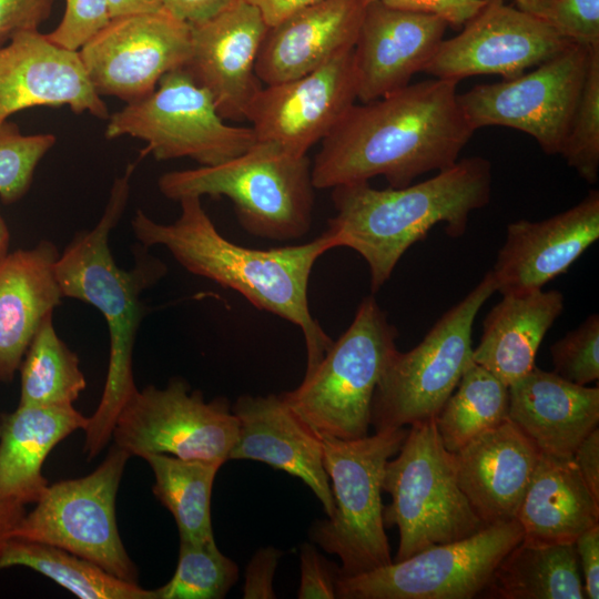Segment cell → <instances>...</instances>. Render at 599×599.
<instances>
[{"mask_svg": "<svg viewBox=\"0 0 599 599\" xmlns=\"http://www.w3.org/2000/svg\"><path fill=\"white\" fill-rule=\"evenodd\" d=\"M496 292L491 272L433 325L408 352L396 351L375 388L370 425L376 432L435 419L473 362L477 313Z\"/></svg>", "mask_w": 599, "mask_h": 599, "instance_id": "obj_9", "label": "cell"}, {"mask_svg": "<svg viewBox=\"0 0 599 599\" xmlns=\"http://www.w3.org/2000/svg\"><path fill=\"white\" fill-rule=\"evenodd\" d=\"M267 30L261 12L245 0H232L213 17L190 24L191 51L183 68L211 94L224 120H245L263 87L255 62Z\"/></svg>", "mask_w": 599, "mask_h": 599, "instance_id": "obj_18", "label": "cell"}, {"mask_svg": "<svg viewBox=\"0 0 599 599\" xmlns=\"http://www.w3.org/2000/svg\"><path fill=\"white\" fill-rule=\"evenodd\" d=\"M516 520L526 541L573 544L582 532L599 525V501L572 458L540 454Z\"/></svg>", "mask_w": 599, "mask_h": 599, "instance_id": "obj_29", "label": "cell"}, {"mask_svg": "<svg viewBox=\"0 0 599 599\" xmlns=\"http://www.w3.org/2000/svg\"><path fill=\"white\" fill-rule=\"evenodd\" d=\"M237 579L238 566L219 550L215 540L180 541L175 572L155 595L156 599H221Z\"/></svg>", "mask_w": 599, "mask_h": 599, "instance_id": "obj_35", "label": "cell"}, {"mask_svg": "<svg viewBox=\"0 0 599 599\" xmlns=\"http://www.w3.org/2000/svg\"><path fill=\"white\" fill-rule=\"evenodd\" d=\"M491 179L490 162L471 156L405 187L338 185L332 192L336 214L326 231L335 247L352 248L366 261L376 293L403 254L436 224L445 223L450 237L461 236L470 213L489 203Z\"/></svg>", "mask_w": 599, "mask_h": 599, "instance_id": "obj_4", "label": "cell"}, {"mask_svg": "<svg viewBox=\"0 0 599 599\" xmlns=\"http://www.w3.org/2000/svg\"><path fill=\"white\" fill-rule=\"evenodd\" d=\"M587 599L599 598V525L582 532L573 542Z\"/></svg>", "mask_w": 599, "mask_h": 599, "instance_id": "obj_45", "label": "cell"}, {"mask_svg": "<svg viewBox=\"0 0 599 599\" xmlns=\"http://www.w3.org/2000/svg\"><path fill=\"white\" fill-rule=\"evenodd\" d=\"M514 1L517 3L519 9L526 12H529L531 14L538 16L546 20L548 17L552 0H514Z\"/></svg>", "mask_w": 599, "mask_h": 599, "instance_id": "obj_51", "label": "cell"}, {"mask_svg": "<svg viewBox=\"0 0 599 599\" xmlns=\"http://www.w3.org/2000/svg\"><path fill=\"white\" fill-rule=\"evenodd\" d=\"M24 514V507L0 505V548Z\"/></svg>", "mask_w": 599, "mask_h": 599, "instance_id": "obj_50", "label": "cell"}, {"mask_svg": "<svg viewBox=\"0 0 599 599\" xmlns=\"http://www.w3.org/2000/svg\"><path fill=\"white\" fill-rule=\"evenodd\" d=\"M509 389L474 361L435 418L444 447L455 454L508 418Z\"/></svg>", "mask_w": 599, "mask_h": 599, "instance_id": "obj_33", "label": "cell"}, {"mask_svg": "<svg viewBox=\"0 0 599 599\" xmlns=\"http://www.w3.org/2000/svg\"><path fill=\"white\" fill-rule=\"evenodd\" d=\"M378 1L387 7L439 17L448 26L461 27L475 18L488 0H364Z\"/></svg>", "mask_w": 599, "mask_h": 599, "instance_id": "obj_43", "label": "cell"}, {"mask_svg": "<svg viewBox=\"0 0 599 599\" xmlns=\"http://www.w3.org/2000/svg\"><path fill=\"white\" fill-rule=\"evenodd\" d=\"M21 566L53 580L81 599H156L155 590L120 579L97 564L55 546L8 538L0 570Z\"/></svg>", "mask_w": 599, "mask_h": 599, "instance_id": "obj_31", "label": "cell"}, {"mask_svg": "<svg viewBox=\"0 0 599 599\" xmlns=\"http://www.w3.org/2000/svg\"><path fill=\"white\" fill-rule=\"evenodd\" d=\"M407 432L400 427L356 439L322 437L334 510L313 525L311 537L341 559L337 576H355L393 562L383 520L382 483L385 465L399 450Z\"/></svg>", "mask_w": 599, "mask_h": 599, "instance_id": "obj_8", "label": "cell"}, {"mask_svg": "<svg viewBox=\"0 0 599 599\" xmlns=\"http://www.w3.org/2000/svg\"><path fill=\"white\" fill-rule=\"evenodd\" d=\"M110 20L106 0H65L60 23L47 37L62 48L79 51Z\"/></svg>", "mask_w": 599, "mask_h": 599, "instance_id": "obj_39", "label": "cell"}, {"mask_svg": "<svg viewBox=\"0 0 599 599\" xmlns=\"http://www.w3.org/2000/svg\"><path fill=\"white\" fill-rule=\"evenodd\" d=\"M89 417L73 405H19L0 415V505L35 504L49 483L42 466L61 440L84 430Z\"/></svg>", "mask_w": 599, "mask_h": 599, "instance_id": "obj_27", "label": "cell"}, {"mask_svg": "<svg viewBox=\"0 0 599 599\" xmlns=\"http://www.w3.org/2000/svg\"><path fill=\"white\" fill-rule=\"evenodd\" d=\"M237 429L226 398L205 402L201 390L175 377L164 388L136 389L118 415L112 439L130 457L166 454L223 465Z\"/></svg>", "mask_w": 599, "mask_h": 599, "instance_id": "obj_13", "label": "cell"}, {"mask_svg": "<svg viewBox=\"0 0 599 599\" xmlns=\"http://www.w3.org/2000/svg\"><path fill=\"white\" fill-rule=\"evenodd\" d=\"M590 48L571 43L514 79L480 84L458 94L474 131L506 126L532 136L549 155H560L588 71Z\"/></svg>", "mask_w": 599, "mask_h": 599, "instance_id": "obj_14", "label": "cell"}, {"mask_svg": "<svg viewBox=\"0 0 599 599\" xmlns=\"http://www.w3.org/2000/svg\"><path fill=\"white\" fill-rule=\"evenodd\" d=\"M110 17L151 13L163 10V0H106Z\"/></svg>", "mask_w": 599, "mask_h": 599, "instance_id": "obj_49", "label": "cell"}, {"mask_svg": "<svg viewBox=\"0 0 599 599\" xmlns=\"http://www.w3.org/2000/svg\"><path fill=\"white\" fill-rule=\"evenodd\" d=\"M54 0H0V47L14 35L37 31L50 17Z\"/></svg>", "mask_w": 599, "mask_h": 599, "instance_id": "obj_41", "label": "cell"}, {"mask_svg": "<svg viewBox=\"0 0 599 599\" xmlns=\"http://www.w3.org/2000/svg\"><path fill=\"white\" fill-rule=\"evenodd\" d=\"M447 27L436 16L367 2L353 51L357 100L367 103L409 84L436 53Z\"/></svg>", "mask_w": 599, "mask_h": 599, "instance_id": "obj_21", "label": "cell"}, {"mask_svg": "<svg viewBox=\"0 0 599 599\" xmlns=\"http://www.w3.org/2000/svg\"><path fill=\"white\" fill-rule=\"evenodd\" d=\"M562 311L557 290L504 295L484 319L473 361L509 386L535 367L538 348Z\"/></svg>", "mask_w": 599, "mask_h": 599, "instance_id": "obj_28", "label": "cell"}, {"mask_svg": "<svg viewBox=\"0 0 599 599\" xmlns=\"http://www.w3.org/2000/svg\"><path fill=\"white\" fill-rule=\"evenodd\" d=\"M225 121L211 94L180 68L164 74L145 98L111 113L104 135L145 142L141 156L151 154L158 161L187 158L212 166L241 155L256 142L251 126Z\"/></svg>", "mask_w": 599, "mask_h": 599, "instance_id": "obj_10", "label": "cell"}, {"mask_svg": "<svg viewBox=\"0 0 599 599\" xmlns=\"http://www.w3.org/2000/svg\"><path fill=\"white\" fill-rule=\"evenodd\" d=\"M283 551L274 547L258 549L245 570L244 599L276 598L273 588L274 573Z\"/></svg>", "mask_w": 599, "mask_h": 599, "instance_id": "obj_44", "label": "cell"}, {"mask_svg": "<svg viewBox=\"0 0 599 599\" xmlns=\"http://www.w3.org/2000/svg\"><path fill=\"white\" fill-rule=\"evenodd\" d=\"M180 216L171 224L153 221L136 210L132 231L145 247L162 245L186 271L242 294L256 308L270 312L301 328L309 375L333 341L308 306V281L315 262L335 247L332 235L300 245L255 250L232 243L215 227L200 196L177 201Z\"/></svg>", "mask_w": 599, "mask_h": 599, "instance_id": "obj_2", "label": "cell"}, {"mask_svg": "<svg viewBox=\"0 0 599 599\" xmlns=\"http://www.w3.org/2000/svg\"><path fill=\"white\" fill-rule=\"evenodd\" d=\"M546 20L571 42L599 45V0H552Z\"/></svg>", "mask_w": 599, "mask_h": 599, "instance_id": "obj_40", "label": "cell"}, {"mask_svg": "<svg viewBox=\"0 0 599 599\" xmlns=\"http://www.w3.org/2000/svg\"><path fill=\"white\" fill-rule=\"evenodd\" d=\"M397 453L386 463L382 483L392 496L384 525L399 531L395 561L488 527L459 487L455 455L444 447L435 419L412 425Z\"/></svg>", "mask_w": 599, "mask_h": 599, "instance_id": "obj_7", "label": "cell"}, {"mask_svg": "<svg viewBox=\"0 0 599 599\" xmlns=\"http://www.w3.org/2000/svg\"><path fill=\"white\" fill-rule=\"evenodd\" d=\"M572 459L579 474L599 501V429L595 428L576 448Z\"/></svg>", "mask_w": 599, "mask_h": 599, "instance_id": "obj_46", "label": "cell"}, {"mask_svg": "<svg viewBox=\"0 0 599 599\" xmlns=\"http://www.w3.org/2000/svg\"><path fill=\"white\" fill-rule=\"evenodd\" d=\"M232 0H163V9L189 24L202 22L222 9Z\"/></svg>", "mask_w": 599, "mask_h": 599, "instance_id": "obj_47", "label": "cell"}, {"mask_svg": "<svg viewBox=\"0 0 599 599\" xmlns=\"http://www.w3.org/2000/svg\"><path fill=\"white\" fill-rule=\"evenodd\" d=\"M353 51L343 50L302 77L263 85L245 119L256 141L307 155L328 136L357 100Z\"/></svg>", "mask_w": 599, "mask_h": 599, "instance_id": "obj_17", "label": "cell"}, {"mask_svg": "<svg viewBox=\"0 0 599 599\" xmlns=\"http://www.w3.org/2000/svg\"><path fill=\"white\" fill-rule=\"evenodd\" d=\"M571 43L545 19L507 6L504 0H488L457 35L441 41L423 72L456 82L483 74L508 80Z\"/></svg>", "mask_w": 599, "mask_h": 599, "instance_id": "obj_16", "label": "cell"}, {"mask_svg": "<svg viewBox=\"0 0 599 599\" xmlns=\"http://www.w3.org/2000/svg\"><path fill=\"white\" fill-rule=\"evenodd\" d=\"M262 14L265 23L274 27L294 13L322 0H245Z\"/></svg>", "mask_w": 599, "mask_h": 599, "instance_id": "obj_48", "label": "cell"}, {"mask_svg": "<svg viewBox=\"0 0 599 599\" xmlns=\"http://www.w3.org/2000/svg\"><path fill=\"white\" fill-rule=\"evenodd\" d=\"M51 133L23 134L16 123H0V199L10 204L29 191L34 171L53 148Z\"/></svg>", "mask_w": 599, "mask_h": 599, "instance_id": "obj_37", "label": "cell"}, {"mask_svg": "<svg viewBox=\"0 0 599 599\" xmlns=\"http://www.w3.org/2000/svg\"><path fill=\"white\" fill-rule=\"evenodd\" d=\"M397 336L376 300L365 297L349 327L333 342L316 368L281 397L321 437L366 436L373 395L397 351Z\"/></svg>", "mask_w": 599, "mask_h": 599, "instance_id": "obj_6", "label": "cell"}, {"mask_svg": "<svg viewBox=\"0 0 599 599\" xmlns=\"http://www.w3.org/2000/svg\"><path fill=\"white\" fill-rule=\"evenodd\" d=\"M599 238V192L541 221L507 225L506 237L490 270L496 292L521 295L541 290Z\"/></svg>", "mask_w": 599, "mask_h": 599, "instance_id": "obj_20", "label": "cell"}, {"mask_svg": "<svg viewBox=\"0 0 599 599\" xmlns=\"http://www.w3.org/2000/svg\"><path fill=\"white\" fill-rule=\"evenodd\" d=\"M560 155L586 182L599 173V45L590 48L583 87Z\"/></svg>", "mask_w": 599, "mask_h": 599, "instance_id": "obj_36", "label": "cell"}, {"mask_svg": "<svg viewBox=\"0 0 599 599\" xmlns=\"http://www.w3.org/2000/svg\"><path fill=\"white\" fill-rule=\"evenodd\" d=\"M190 51V24L163 9L112 18L79 54L100 97L131 103L152 93L164 74L183 68Z\"/></svg>", "mask_w": 599, "mask_h": 599, "instance_id": "obj_15", "label": "cell"}, {"mask_svg": "<svg viewBox=\"0 0 599 599\" xmlns=\"http://www.w3.org/2000/svg\"><path fill=\"white\" fill-rule=\"evenodd\" d=\"M521 539L517 520L491 525L382 568L337 576L335 595L341 599H471L483 595L499 562Z\"/></svg>", "mask_w": 599, "mask_h": 599, "instance_id": "obj_12", "label": "cell"}, {"mask_svg": "<svg viewBox=\"0 0 599 599\" xmlns=\"http://www.w3.org/2000/svg\"><path fill=\"white\" fill-rule=\"evenodd\" d=\"M129 458L113 444L91 474L49 485L8 538L59 547L138 583V568L123 546L115 518V497Z\"/></svg>", "mask_w": 599, "mask_h": 599, "instance_id": "obj_11", "label": "cell"}, {"mask_svg": "<svg viewBox=\"0 0 599 599\" xmlns=\"http://www.w3.org/2000/svg\"><path fill=\"white\" fill-rule=\"evenodd\" d=\"M483 595L497 599H585L575 544L521 539L499 562Z\"/></svg>", "mask_w": 599, "mask_h": 599, "instance_id": "obj_30", "label": "cell"}, {"mask_svg": "<svg viewBox=\"0 0 599 599\" xmlns=\"http://www.w3.org/2000/svg\"><path fill=\"white\" fill-rule=\"evenodd\" d=\"M232 412L238 422L229 460L265 463L303 480L322 502L327 517L334 498L323 464V440L281 395L240 396Z\"/></svg>", "mask_w": 599, "mask_h": 599, "instance_id": "obj_22", "label": "cell"}, {"mask_svg": "<svg viewBox=\"0 0 599 599\" xmlns=\"http://www.w3.org/2000/svg\"><path fill=\"white\" fill-rule=\"evenodd\" d=\"M508 418L541 454L572 458L599 423V388L534 367L508 386Z\"/></svg>", "mask_w": 599, "mask_h": 599, "instance_id": "obj_25", "label": "cell"}, {"mask_svg": "<svg viewBox=\"0 0 599 599\" xmlns=\"http://www.w3.org/2000/svg\"><path fill=\"white\" fill-rule=\"evenodd\" d=\"M9 242H10V233L7 226L6 221L0 215V263L7 257L9 254Z\"/></svg>", "mask_w": 599, "mask_h": 599, "instance_id": "obj_52", "label": "cell"}, {"mask_svg": "<svg viewBox=\"0 0 599 599\" xmlns=\"http://www.w3.org/2000/svg\"><path fill=\"white\" fill-rule=\"evenodd\" d=\"M143 459L154 475L152 491L174 517L180 541H214L211 496L215 476L222 465L166 454H149Z\"/></svg>", "mask_w": 599, "mask_h": 599, "instance_id": "obj_32", "label": "cell"}, {"mask_svg": "<svg viewBox=\"0 0 599 599\" xmlns=\"http://www.w3.org/2000/svg\"><path fill=\"white\" fill-rule=\"evenodd\" d=\"M366 2L322 0L270 27L255 73L264 85L302 77L354 48Z\"/></svg>", "mask_w": 599, "mask_h": 599, "instance_id": "obj_24", "label": "cell"}, {"mask_svg": "<svg viewBox=\"0 0 599 599\" xmlns=\"http://www.w3.org/2000/svg\"><path fill=\"white\" fill-rule=\"evenodd\" d=\"M457 83L434 78L353 104L322 141L312 164L314 187L375 176L405 187L455 164L475 132L460 109Z\"/></svg>", "mask_w": 599, "mask_h": 599, "instance_id": "obj_1", "label": "cell"}, {"mask_svg": "<svg viewBox=\"0 0 599 599\" xmlns=\"http://www.w3.org/2000/svg\"><path fill=\"white\" fill-rule=\"evenodd\" d=\"M160 192L184 196H225L242 227L257 237L288 241L312 225L314 185L307 155L291 154L256 141L246 152L221 164L176 170L158 180Z\"/></svg>", "mask_w": 599, "mask_h": 599, "instance_id": "obj_5", "label": "cell"}, {"mask_svg": "<svg viewBox=\"0 0 599 599\" xmlns=\"http://www.w3.org/2000/svg\"><path fill=\"white\" fill-rule=\"evenodd\" d=\"M554 373L577 385L599 378V316H588L550 346Z\"/></svg>", "mask_w": 599, "mask_h": 599, "instance_id": "obj_38", "label": "cell"}, {"mask_svg": "<svg viewBox=\"0 0 599 599\" xmlns=\"http://www.w3.org/2000/svg\"><path fill=\"white\" fill-rule=\"evenodd\" d=\"M47 240L0 263V383L10 382L42 321L60 304L59 257Z\"/></svg>", "mask_w": 599, "mask_h": 599, "instance_id": "obj_26", "label": "cell"}, {"mask_svg": "<svg viewBox=\"0 0 599 599\" xmlns=\"http://www.w3.org/2000/svg\"><path fill=\"white\" fill-rule=\"evenodd\" d=\"M32 106H69L108 120L79 51L62 48L37 31L21 32L0 47V123Z\"/></svg>", "mask_w": 599, "mask_h": 599, "instance_id": "obj_19", "label": "cell"}, {"mask_svg": "<svg viewBox=\"0 0 599 599\" xmlns=\"http://www.w3.org/2000/svg\"><path fill=\"white\" fill-rule=\"evenodd\" d=\"M136 166L128 164L112 184L104 212L94 227L78 232L55 263V276L63 297L85 302L105 318L110 357L100 403L84 429L88 459L97 457L112 438L119 413L138 389L132 372L136 333L144 316L142 293L167 272L166 265L136 248L132 268L119 267L109 237L121 220L129 201L131 177Z\"/></svg>", "mask_w": 599, "mask_h": 599, "instance_id": "obj_3", "label": "cell"}, {"mask_svg": "<svg viewBox=\"0 0 599 599\" xmlns=\"http://www.w3.org/2000/svg\"><path fill=\"white\" fill-rule=\"evenodd\" d=\"M337 568L327 561L314 545L303 544L301 546V582L297 598H336Z\"/></svg>", "mask_w": 599, "mask_h": 599, "instance_id": "obj_42", "label": "cell"}, {"mask_svg": "<svg viewBox=\"0 0 599 599\" xmlns=\"http://www.w3.org/2000/svg\"><path fill=\"white\" fill-rule=\"evenodd\" d=\"M540 454L509 418L454 454L459 487L486 526L516 520Z\"/></svg>", "mask_w": 599, "mask_h": 599, "instance_id": "obj_23", "label": "cell"}, {"mask_svg": "<svg viewBox=\"0 0 599 599\" xmlns=\"http://www.w3.org/2000/svg\"><path fill=\"white\" fill-rule=\"evenodd\" d=\"M19 370V405H73L87 386L79 358L57 334L52 314L40 324Z\"/></svg>", "mask_w": 599, "mask_h": 599, "instance_id": "obj_34", "label": "cell"}]
</instances>
